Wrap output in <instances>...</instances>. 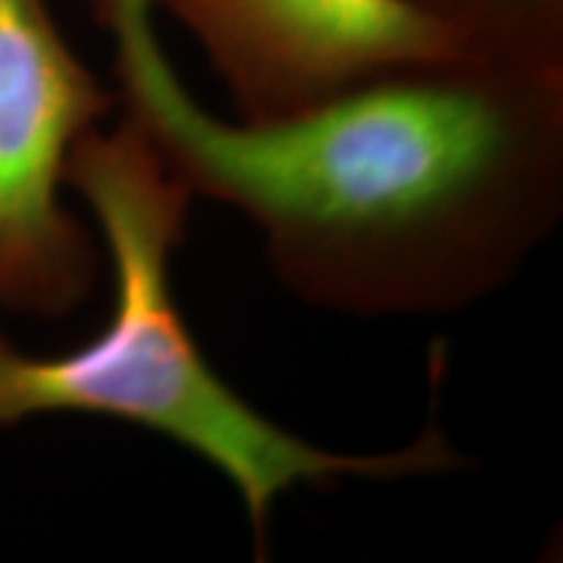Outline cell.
<instances>
[{
  "label": "cell",
  "instance_id": "obj_4",
  "mask_svg": "<svg viewBox=\"0 0 563 563\" xmlns=\"http://www.w3.org/2000/svg\"><path fill=\"white\" fill-rule=\"evenodd\" d=\"M186 30L238 121L272 123L467 51L407 0H152Z\"/></svg>",
  "mask_w": 563,
  "mask_h": 563
},
{
  "label": "cell",
  "instance_id": "obj_2",
  "mask_svg": "<svg viewBox=\"0 0 563 563\" xmlns=\"http://www.w3.org/2000/svg\"><path fill=\"white\" fill-rule=\"evenodd\" d=\"M68 191L87 203L112 269V308L95 336L58 355L24 352L0 327V428L42 415H97L165 435L228 477L269 551L274 506L300 485L452 473L462 456L435 422L407 446L340 454L266 418L211 368L173 292V256L194 196L136 125L118 118L76 144Z\"/></svg>",
  "mask_w": 563,
  "mask_h": 563
},
{
  "label": "cell",
  "instance_id": "obj_1",
  "mask_svg": "<svg viewBox=\"0 0 563 563\" xmlns=\"http://www.w3.org/2000/svg\"><path fill=\"white\" fill-rule=\"evenodd\" d=\"M118 110L191 191L258 230L308 306L435 316L517 277L563 214V76L464 53L394 70L272 123L188 95L152 0H89Z\"/></svg>",
  "mask_w": 563,
  "mask_h": 563
},
{
  "label": "cell",
  "instance_id": "obj_5",
  "mask_svg": "<svg viewBox=\"0 0 563 563\" xmlns=\"http://www.w3.org/2000/svg\"><path fill=\"white\" fill-rule=\"evenodd\" d=\"M467 53L563 76V0H407Z\"/></svg>",
  "mask_w": 563,
  "mask_h": 563
},
{
  "label": "cell",
  "instance_id": "obj_3",
  "mask_svg": "<svg viewBox=\"0 0 563 563\" xmlns=\"http://www.w3.org/2000/svg\"><path fill=\"white\" fill-rule=\"evenodd\" d=\"M118 110L47 0H0V316L58 321L95 292L104 251L63 203L76 144Z\"/></svg>",
  "mask_w": 563,
  "mask_h": 563
}]
</instances>
